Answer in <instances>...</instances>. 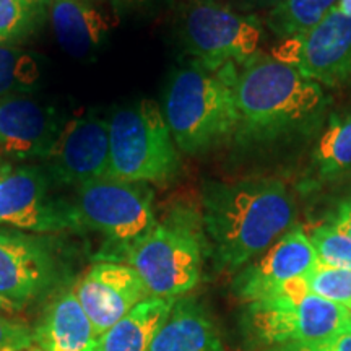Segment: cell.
<instances>
[{"instance_id":"cell-31","label":"cell","mask_w":351,"mask_h":351,"mask_svg":"<svg viewBox=\"0 0 351 351\" xmlns=\"http://www.w3.org/2000/svg\"><path fill=\"white\" fill-rule=\"evenodd\" d=\"M21 311L19 306L15 304V302L8 301L7 298L0 296V313H7V314H13V313H19Z\"/></svg>"},{"instance_id":"cell-21","label":"cell","mask_w":351,"mask_h":351,"mask_svg":"<svg viewBox=\"0 0 351 351\" xmlns=\"http://www.w3.org/2000/svg\"><path fill=\"white\" fill-rule=\"evenodd\" d=\"M340 0H285L269 12L263 25L278 39H287L311 29L326 19Z\"/></svg>"},{"instance_id":"cell-36","label":"cell","mask_w":351,"mask_h":351,"mask_svg":"<svg viewBox=\"0 0 351 351\" xmlns=\"http://www.w3.org/2000/svg\"><path fill=\"white\" fill-rule=\"evenodd\" d=\"M350 317H351V311H350Z\"/></svg>"},{"instance_id":"cell-6","label":"cell","mask_w":351,"mask_h":351,"mask_svg":"<svg viewBox=\"0 0 351 351\" xmlns=\"http://www.w3.org/2000/svg\"><path fill=\"white\" fill-rule=\"evenodd\" d=\"M179 168L178 147L155 101L140 99L112 112L108 176L129 182L166 184Z\"/></svg>"},{"instance_id":"cell-33","label":"cell","mask_w":351,"mask_h":351,"mask_svg":"<svg viewBox=\"0 0 351 351\" xmlns=\"http://www.w3.org/2000/svg\"><path fill=\"white\" fill-rule=\"evenodd\" d=\"M205 2H219V3H225V0H205Z\"/></svg>"},{"instance_id":"cell-19","label":"cell","mask_w":351,"mask_h":351,"mask_svg":"<svg viewBox=\"0 0 351 351\" xmlns=\"http://www.w3.org/2000/svg\"><path fill=\"white\" fill-rule=\"evenodd\" d=\"M174 300L148 298L103 333L95 351H150L152 341L173 309Z\"/></svg>"},{"instance_id":"cell-20","label":"cell","mask_w":351,"mask_h":351,"mask_svg":"<svg viewBox=\"0 0 351 351\" xmlns=\"http://www.w3.org/2000/svg\"><path fill=\"white\" fill-rule=\"evenodd\" d=\"M351 171V111L330 117L311 158L313 181L320 184L341 178Z\"/></svg>"},{"instance_id":"cell-9","label":"cell","mask_w":351,"mask_h":351,"mask_svg":"<svg viewBox=\"0 0 351 351\" xmlns=\"http://www.w3.org/2000/svg\"><path fill=\"white\" fill-rule=\"evenodd\" d=\"M64 278L56 239L0 226V296L23 309L57 291Z\"/></svg>"},{"instance_id":"cell-29","label":"cell","mask_w":351,"mask_h":351,"mask_svg":"<svg viewBox=\"0 0 351 351\" xmlns=\"http://www.w3.org/2000/svg\"><path fill=\"white\" fill-rule=\"evenodd\" d=\"M283 2L285 0H228L226 5L238 12L251 13V15H257V12H265L267 15Z\"/></svg>"},{"instance_id":"cell-28","label":"cell","mask_w":351,"mask_h":351,"mask_svg":"<svg viewBox=\"0 0 351 351\" xmlns=\"http://www.w3.org/2000/svg\"><path fill=\"white\" fill-rule=\"evenodd\" d=\"M327 225H330L351 238V189L341 199L327 217Z\"/></svg>"},{"instance_id":"cell-4","label":"cell","mask_w":351,"mask_h":351,"mask_svg":"<svg viewBox=\"0 0 351 351\" xmlns=\"http://www.w3.org/2000/svg\"><path fill=\"white\" fill-rule=\"evenodd\" d=\"M238 67L228 64L210 72L194 64L176 70L166 88L163 114L178 150L200 155L234 138Z\"/></svg>"},{"instance_id":"cell-27","label":"cell","mask_w":351,"mask_h":351,"mask_svg":"<svg viewBox=\"0 0 351 351\" xmlns=\"http://www.w3.org/2000/svg\"><path fill=\"white\" fill-rule=\"evenodd\" d=\"M262 351H351V324L324 339L280 345Z\"/></svg>"},{"instance_id":"cell-1","label":"cell","mask_w":351,"mask_h":351,"mask_svg":"<svg viewBox=\"0 0 351 351\" xmlns=\"http://www.w3.org/2000/svg\"><path fill=\"white\" fill-rule=\"evenodd\" d=\"M208 257L218 271H238L295 226L296 204L274 178L208 181L202 191Z\"/></svg>"},{"instance_id":"cell-2","label":"cell","mask_w":351,"mask_h":351,"mask_svg":"<svg viewBox=\"0 0 351 351\" xmlns=\"http://www.w3.org/2000/svg\"><path fill=\"white\" fill-rule=\"evenodd\" d=\"M234 98V138L244 147L270 145L304 134L317 124L327 106L319 83L262 52L238 67Z\"/></svg>"},{"instance_id":"cell-12","label":"cell","mask_w":351,"mask_h":351,"mask_svg":"<svg viewBox=\"0 0 351 351\" xmlns=\"http://www.w3.org/2000/svg\"><path fill=\"white\" fill-rule=\"evenodd\" d=\"M317 265V256L309 236L295 225L241 269L232 280V293L244 304L278 295L293 280L309 274Z\"/></svg>"},{"instance_id":"cell-26","label":"cell","mask_w":351,"mask_h":351,"mask_svg":"<svg viewBox=\"0 0 351 351\" xmlns=\"http://www.w3.org/2000/svg\"><path fill=\"white\" fill-rule=\"evenodd\" d=\"M34 345V328L0 314V351H26Z\"/></svg>"},{"instance_id":"cell-18","label":"cell","mask_w":351,"mask_h":351,"mask_svg":"<svg viewBox=\"0 0 351 351\" xmlns=\"http://www.w3.org/2000/svg\"><path fill=\"white\" fill-rule=\"evenodd\" d=\"M150 351H225V345L205 306L194 298H182L174 301Z\"/></svg>"},{"instance_id":"cell-25","label":"cell","mask_w":351,"mask_h":351,"mask_svg":"<svg viewBox=\"0 0 351 351\" xmlns=\"http://www.w3.org/2000/svg\"><path fill=\"white\" fill-rule=\"evenodd\" d=\"M317 262L335 269L351 270V238L327 225L315 226L309 234Z\"/></svg>"},{"instance_id":"cell-17","label":"cell","mask_w":351,"mask_h":351,"mask_svg":"<svg viewBox=\"0 0 351 351\" xmlns=\"http://www.w3.org/2000/svg\"><path fill=\"white\" fill-rule=\"evenodd\" d=\"M90 0H47L46 13L60 47L77 59L98 51L109 33L104 13Z\"/></svg>"},{"instance_id":"cell-3","label":"cell","mask_w":351,"mask_h":351,"mask_svg":"<svg viewBox=\"0 0 351 351\" xmlns=\"http://www.w3.org/2000/svg\"><path fill=\"white\" fill-rule=\"evenodd\" d=\"M207 257L202 212L179 204L112 262L137 271L150 298L176 301L199 285Z\"/></svg>"},{"instance_id":"cell-35","label":"cell","mask_w":351,"mask_h":351,"mask_svg":"<svg viewBox=\"0 0 351 351\" xmlns=\"http://www.w3.org/2000/svg\"><path fill=\"white\" fill-rule=\"evenodd\" d=\"M90 2H99V0H90Z\"/></svg>"},{"instance_id":"cell-30","label":"cell","mask_w":351,"mask_h":351,"mask_svg":"<svg viewBox=\"0 0 351 351\" xmlns=\"http://www.w3.org/2000/svg\"><path fill=\"white\" fill-rule=\"evenodd\" d=\"M114 5L124 8V10H140V8L150 7L156 0H112Z\"/></svg>"},{"instance_id":"cell-10","label":"cell","mask_w":351,"mask_h":351,"mask_svg":"<svg viewBox=\"0 0 351 351\" xmlns=\"http://www.w3.org/2000/svg\"><path fill=\"white\" fill-rule=\"evenodd\" d=\"M0 226L34 234L82 231L72 202L51 194L41 169L10 165H0Z\"/></svg>"},{"instance_id":"cell-22","label":"cell","mask_w":351,"mask_h":351,"mask_svg":"<svg viewBox=\"0 0 351 351\" xmlns=\"http://www.w3.org/2000/svg\"><path fill=\"white\" fill-rule=\"evenodd\" d=\"M47 0H0V46L25 41L43 25Z\"/></svg>"},{"instance_id":"cell-15","label":"cell","mask_w":351,"mask_h":351,"mask_svg":"<svg viewBox=\"0 0 351 351\" xmlns=\"http://www.w3.org/2000/svg\"><path fill=\"white\" fill-rule=\"evenodd\" d=\"M62 125L54 108L29 96L0 99V156L12 161L44 160Z\"/></svg>"},{"instance_id":"cell-32","label":"cell","mask_w":351,"mask_h":351,"mask_svg":"<svg viewBox=\"0 0 351 351\" xmlns=\"http://www.w3.org/2000/svg\"><path fill=\"white\" fill-rule=\"evenodd\" d=\"M339 10L343 12L345 15L351 16V0H340V2H339Z\"/></svg>"},{"instance_id":"cell-11","label":"cell","mask_w":351,"mask_h":351,"mask_svg":"<svg viewBox=\"0 0 351 351\" xmlns=\"http://www.w3.org/2000/svg\"><path fill=\"white\" fill-rule=\"evenodd\" d=\"M271 57L319 85H343L351 80V16L333 8L311 29L282 39Z\"/></svg>"},{"instance_id":"cell-23","label":"cell","mask_w":351,"mask_h":351,"mask_svg":"<svg viewBox=\"0 0 351 351\" xmlns=\"http://www.w3.org/2000/svg\"><path fill=\"white\" fill-rule=\"evenodd\" d=\"M41 77L38 59L13 46H0V99L33 91Z\"/></svg>"},{"instance_id":"cell-13","label":"cell","mask_w":351,"mask_h":351,"mask_svg":"<svg viewBox=\"0 0 351 351\" xmlns=\"http://www.w3.org/2000/svg\"><path fill=\"white\" fill-rule=\"evenodd\" d=\"M44 161L51 178L67 186L108 176L109 121L88 114L65 122Z\"/></svg>"},{"instance_id":"cell-24","label":"cell","mask_w":351,"mask_h":351,"mask_svg":"<svg viewBox=\"0 0 351 351\" xmlns=\"http://www.w3.org/2000/svg\"><path fill=\"white\" fill-rule=\"evenodd\" d=\"M304 283L307 291L313 295L351 311V270L335 269L317 262V265L304 275Z\"/></svg>"},{"instance_id":"cell-16","label":"cell","mask_w":351,"mask_h":351,"mask_svg":"<svg viewBox=\"0 0 351 351\" xmlns=\"http://www.w3.org/2000/svg\"><path fill=\"white\" fill-rule=\"evenodd\" d=\"M93 324L78 301L75 287L59 288L46 306L38 326L34 343L41 351H95Z\"/></svg>"},{"instance_id":"cell-7","label":"cell","mask_w":351,"mask_h":351,"mask_svg":"<svg viewBox=\"0 0 351 351\" xmlns=\"http://www.w3.org/2000/svg\"><path fill=\"white\" fill-rule=\"evenodd\" d=\"M155 192L150 184L103 176L77 187L72 202L80 230L106 238L103 261H114L155 226Z\"/></svg>"},{"instance_id":"cell-14","label":"cell","mask_w":351,"mask_h":351,"mask_svg":"<svg viewBox=\"0 0 351 351\" xmlns=\"http://www.w3.org/2000/svg\"><path fill=\"white\" fill-rule=\"evenodd\" d=\"M75 293L98 339L135 306L150 298L137 271L127 263L111 261L91 265L78 280Z\"/></svg>"},{"instance_id":"cell-34","label":"cell","mask_w":351,"mask_h":351,"mask_svg":"<svg viewBox=\"0 0 351 351\" xmlns=\"http://www.w3.org/2000/svg\"><path fill=\"white\" fill-rule=\"evenodd\" d=\"M26 351H41L39 348H29V350H26Z\"/></svg>"},{"instance_id":"cell-8","label":"cell","mask_w":351,"mask_h":351,"mask_svg":"<svg viewBox=\"0 0 351 351\" xmlns=\"http://www.w3.org/2000/svg\"><path fill=\"white\" fill-rule=\"evenodd\" d=\"M179 33L195 64L215 72L228 64L243 65L258 54L263 20L226 3L191 0L181 12Z\"/></svg>"},{"instance_id":"cell-5","label":"cell","mask_w":351,"mask_h":351,"mask_svg":"<svg viewBox=\"0 0 351 351\" xmlns=\"http://www.w3.org/2000/svg\"><path fill=\"white\" fill-rule=\"evenodd\" d=\"M348 324L350 311L307 291L304 276L278 295L244 304L239 320L245 346L256 351L324 339Z\"/></svg>"}]
</instances>
